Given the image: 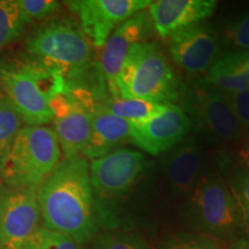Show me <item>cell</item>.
Instances as JSON below:
<instances>
[{
  "mask_svg": "<svg viewBox=\"0 0 249 249\" xmlns=\"http://www.w3.org/2000/svg\"><path fill=\"white\" fill-rule=\"evenodd\" d=\"M43 227L88 242L97 232L89 163L83 156L62 160L37 189Z\"/></svg>",
  "mask_w": 249,
  "mask_h": 249,
  "instance_id": "1",
  "label": "cell"
},
{
  "mask_svg": "<svg viewBox=\"0 0 249 249\" xmlns=\"http://www.w3.org/2000/svg\"><path fill=\"white\" fill-rule=\"evenodd\" d=\"M178 96V79L167 57L157 44L145 42L134 46L127 55L110 97L171 104Z\"/></svg>",
  "mask_w": 249,
  "mask_h": 249,
  "instance_id": "2",
  "label": "cell"
},
{
  "mask_svg": "<svg viewBox=\"0 0 249 249\" xmlns=\"http://www.w3.org/2000/svg\"><path fill=\"white\" fill-rule=\"evenodd\" d=\"M5 95L28 126L53 121L50 103L65 91V76L34 61L0 70Z\"/></svg>",
  "mask_w": 249,
  "mask_h": 249,
  "instance_id": "3",
  "label": "cell"
},
{
  "mask_svg": "<svg viewBox=\"0 0 249 249\" xmlns=\"http://www.w3.org/2000/svg\"><path fill=\"white\" fill-rule=\"evenodd\" d=\"M61 150L53 129L26 126L18 130L0 178L11 186L38 188L60 163Z\"/></svg>",
  "mask_w": 249,
  "mask_h": 249,
  "instance_id": "4",
  "label": "cell"
},
{
  "mask_svg": "<svg viewBox=\"0 0 249 249\" xmlns=\"http://www.w3.org/2000/svg\"><path fill=\"white\" fill-rule=\"evenodd\" d=\"M189 195L187 219L195 230L220 239H231L246 232L234 196L217 174L201 176Z\"/></svg>",
  "mask_w": 249,
  "mask_h": 249,
  "instance_id": "5",
  "label": "cell"
},
{
  "mask_svg": "<svg viewBox=\"0 0 249 249\" xmlns=\"http://www.w3.org/2000/svg\"><path fill=\"white\" fill-rule=\"evenodd\" d=\"M26 50L30 61L64 76L92 61V45L70 20H53L38 28L27 40Z\"/></svg>",
  "mask_w": 249,
  "mask_h": 249,
  "instance_id": "6",
  "label": "cell"
},
{
  "mask_svg": "<svg viewBox=\"0 0 249 249\" xmlns=\"http://www.w3.org/2000/svg\"><path fill=\"white\" fill-rule=\"evenodd\" d=\"M182 110L204 134L217 141L235 142L244 138L226 93L208 83H197L182 92Z\"/></svg>",
  "mask_w": 249,
  "mask_h": 249,
  "instance_id": "7",
  "label": "cell"
},
{
  "mask_svg": "<svg viewBox=\"0 0 249 249\" xmlns=\"http://www.w3.org/2000/svg\"><path fill=\"white\" fill-rule=\"evenodd\" d=\"M37 189L0 183V249H24L37 231Z\"/></svg>",
  "mask_w": 249,
  "mask_h": 249,
  "instance_id": "8",
  "label": "cell"
},
{
  "mask_svg": "<svg viewBox=\"0 0 249 249\" xmlns=\"http://www.w3.org/2000/svg\"><path fill=\"white\" fill-rule=\"evenodd\" d=\"M150 4V0H80L70 1L68 7L79 18L81 30L90 44L103 48L112 31Z\"/></svg>",
  "mask_w": 249,
  "mask_h": 249,
  "instance_id": "9",
  "label": "cell"
},
{
  "mask_svg": "<svg viewBox=\"0 0 249 249\" xmlns=\"http://www.w3.org/2000/svg\"><path fill=\"white\" fill-rule=\"evenodd\" d=\"M145 157L132 149H118L92 160L89 174L92 189L102 197H113L128 192L141 178Z\"/></svg>",
  "mask_w": 249,
  "mask_h": 249,
  "instance_id": "10",
  "label": "cell"
},
{
  "mask_svg": "<svg viewBox=\"0 0 249 249\" xmlns=\"http://www.w3.org/2000/svg\"><path fill=\"white\" fill-rule=\"evenodd\" d=\"M169 51L177 65L193 74L207 73L223 54L218 34L205 22L193 24L169 37Z\"/></svg>",
  "mask_w": 249,
  "mask_h": 249,
  "instance_id": "11",
  "label": "cell"
},
{
  "mask_svg": "<svg viewBox=\"0 0 249 249\" xmlns=\"http://www.w3.org/2000/svg\"><path fill=\"white\" fill-rule=\"evenodd\" d=\"M193 123L178 105L169 104L163 113L144 123L130 124V140L152 156L167 152L187 138Z\"/></svg>",
  "mask_w": 249,
  "mask_h": 249,
  "instance_id": "12",
  "label": "cell"
},
{
  "mask_svg": "<svg viewBox=\"0 0 249 249\" xmlns=\"http://www.w3.org/2000/svg\"><path fill=\"white\" fill-rule=\"evenodd\" d=\"M53 111V132L64 160L82 156L91 132L92 110L62 92L50 103Z\"/></svg>",
  "mask_w": 249,
  "mask_h": 249,
  "instance_id": "13",
  "label": "cell"
},
{
  "mask_svg": "<svg viewBox=\"0 0 249 249\" xmlns=\"http://www.w3.org/2000/svg\"><path fill=\"white\" fill-rule=\"evenodd\" d=\"M154 26L148 9L134 14L121 23L108 37L103 46L99 65L107 81V90L112 95L114 82L127 55L135 45L148 42Z\"/></svg>",
  "mask_w": 249,
  "mask_h": 249,
  "instance_id": "14",
  "label": "cell"
},
{
  "mask_svg": "<svg viewBox=\"0 0 249 249\" xmlns=\"http://www.w3.org/2000/svg\"><path fill=\"white\" fill-rule=\"evenodd\" d=\"M217 7L214 0H158L148 7L154 30L163 38L193 24L204 22Z\"/></svg>",
  "mask_w": 249,
  "mask_h": 249,
  "instance_id": "15",
  "label": "cell"
},
{
  "mask_svg": "<svg viewBox=\"0 0 249 249\" xmlns=\"http://www.w3.org/2000/svg\"><path fill=\"white\" fill-rule=\"evenodd\" d=\"M165 179L178 194H191L201 178L202 148L195 138H186L170 149L161 160Z\"/></svg>",
  "mask_w": 249,
  "mask_h": 249,
  "instance_id": "16",
  "label": "cell"
},
{
  "mask_svg": "<svg viewBox=\"0 0 249 249\" xmlns=\"http://www.w3.org/2000/svg\"><path fill=\"white\" fill-rule=\"evenodd\" d=\"M128 141H132L130 124L111 114L101 104L92 111L91 132L82 155L97 160L118 150Z\"/></svg>",
  "mask_w": 249,
  "mask_h": 249,
  "instance_id": "17",
  "label": "cell"
},
{
  "mask_svg": "<svg viewBox=\"0 0 249 249\" xmlns=\"http://www.w3.org/2000/svg\"><path fill=\"white\" fill-rule=\"evenodd\" d=\"M204 82L225 93L248 89L249 79L245 66V53H223L207 71Z\"/></svg>",
  "mask_w": 249,
  "mask_h": 249,
  "instance_id": "18",
  "label": "cell"
},
{
  "mask_svg": "<svg viewBox=\"0 0 249 249\" xmlns=\"http://www.w3.org/2000/svg\"><path fill=\"white\" fill-rule=\"evenodd\" d=\"M102 105L111 114L129 124L144 123L163 113L169 107V104L124 97H108Z\"/></svg>",
  "mask_w": 249,
  "mask_h": 249,
  "instance_id": "19",
  "label": "cell"
},
{
  "mask_svg": "<svg viewBox=\"0 0 249 249\" xmlns=\"http://www.w3.org/2000/svg\"><path fill=\"white\" fill-rule=\"evenodd\" d=\"M218 37L220 44L229 48L231 52L249 53V9L226 18Z\"/></svg>",
  "mask_w": 249,
  "mask_h": 249,
  "instance_id": "20",
  "label": "cell"
},
{
  "mask_svg": "<svg viewBox=\"0 0 249 249\" xmlns=\"http://www.w3.org/2000/svg\"><path fill=\"white\" fill-rule=\"evenodd\" d=\"M21 124L22 119L7 96L0 92V173L18 130L22 128Z\"/></svg>",
  "mask_w": 249,
  "mask_h": 249,
  "instance_id": "21",
  "label": "cell"
},
{
  "mask_svg": "<svg viewBox=\"0 0 249 249\" xmlns=\"http://www.w3.org/2000/svg\"><path fill=\"white\" fill-rule=\"evenodd\" d=\"M28 22L18 0H0V50L17 39Z\"/></svg>",
  "mask_w": 249,
  "mask_h": 249,
  "instance_id": "22",
  "label": "cell"
},
{
  "mask_svg": "<svg viewBox=\"0 0 249 249\" xmlns=\"http://www.w3.org/2000/svg\"><path fill=\"white\" fill-rule=\"evenodd\" d=\"M24 249H83L71 236L38 227Z\"/></svg>",
  "mask_w": 249,
  "mask_h": 249,
  "instance_id": "23",
  "label": "cell"
},
{
  "mask_svg": "<svg viewBox=\"0 0 249 249\" xmlns=\"http://www.w3.org/2000/svg\"><path fill=\"white\" fill-rule=\"evenodd\" d=\"M229 188L234 196L244 219L246 232L249 233V169L238 167L229 180Z\"/></svg>",
  "mask_w": 249,
  "mask_h": 249,
  "instance_id": "24",
  "label": "cell"
},
{
  "mask_svg": "<svg viewBox=\"0 0 249 249\" xmlns=\"http://www.w3.org/2000/svg\"><path fill=\"white\" fill-rule=\"evenodd\" d=\"M96 249H151L139 236L123 232H105L96 240Z\"/></svg>",
  "mask_w": 249,
  "mask_h": 249,
  "instance_id": "25",
  "label": "cell"
},
{
  "mask_svg": "<svg viewBox=\"0 0 249 249\" xmlns=\"http://www.w3.org/2000/svg\"><path fill=\"white\" fill-rule=\"evenodd\" d=\"M28 21L42 20L60 8V2L54 0H18Z\"/></svg>",
  "mask_w": 249,
  "mask_h": 249,
  "instance_id": "26",
  "label": "cell"
},
{
  "mask_svg": "<svg viewBox=\"0 0 249 249\" xmlns=\"http://www.w3.org/2000/svg\"><path fill=\"white\" fill-rule=\"evenodd\" d=\"M244 133H249V88L241 91L226 93Z\"/></svg>",
  "mask_w": 249,
  "mask_h": 249,
  "instance_id": "27",
  "label": "cell"
},
{
  "mask_svg": "<svg viewBox=\"0 0 249 249\" xmlns=\"http://www.w3.org/2000/svg\"><path fill=\"white\" fill-rule=\"evenodd\" d=\"M165 249H219V247L210 238L183 236V238L174 239Z\"/></svg>",
  "mask_w": 249,
  "mask_h": 249,
  "instance_id": "28",
  "label": "cell"
},
{
  "mask_svg": "<svg viewBox=\"0 0 249 249\" xmlns=\"http://www.w3.org/2000/svg\"><path fill=\"white\" fill-rule=\"evenodd\" d=\"M231 249H249V241L239 240L232 246Z\"/></svg>",
  "mask_w": 249,
  "mask_h": 249,
  "instance_id": "29",
  "label": "cell"
},
{
  "mask_svg": "<svg viewBox=\"0 0 249 249\" xmlns=\"http://www.w3.org/2000/svg\"><path fill=\"white\" fill-rule=\"evenodd\" d=\"M244 157H245V165L249 169V143H248V145L245 149Z\"/></svg>",
  "mask_w": 249,
  "mask_h": 249,
  "instance_id": "30",
  "label": "cell"
},
{
  "mask_svg": "<svg viewBox=\"0 0 249 249\" xmlns=\"http://www.w3.org/2000/svg\"><path fill=\"white\" fill-rule=\"evenodd\" d=\"M245 66H246V71H247L248 79H249V53H245Z\"/></svg>",
  "mask_w": 249,
  "mask_h": 249,
  "instance_id": "31",
  "label": "cell"
},
{
  "mask_svg": "<svg viewBox=\"0 0 249 249\" xmlns=\"http://www.w3.org/2000/svg\"><path fill=\"white\" fill-rule=\"evenodd\" d=\"M93 249H96V248H93Z\"/></svg>",
  "mask_w": 249,
  "mask_h": 249,
  "instance_id": "32",
  "label": "cell"
}]
</instances>
